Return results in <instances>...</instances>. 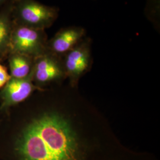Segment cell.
I'll use <instances>...</instances> for the list:
<instances>
[{
    "label": "cell",
    "instance_id": "cell-8",
    "mask_svg": "<svg viewBox=\"0 0 160 160\" xmlns=\"http://www.w3.org/2000/svg\"><path fill=\"white\" fill-rule=\"evenodd\" d=\"M12 2L0 10V54L9 51L10 42L14 23L12 18Z\"/></svg>",
    "mask_w": 160,
    "mask_h": 160
},
{
    "label": "cell",
    "instance_id": "cell-11",
    "mask_svg": "<svg viewBox=\"0 0 160 160\" xmlns=\"http://www.w3.org/2000/svg\"><path fill=\"white\" fill-rule=\"evenodd\" d=\"M11 78L12 77L8 74L6 67L0 64V88L6 86Z\"/></svg>",
    "mask_w": 160,
    "mask_h": 160
},
{
    "label": "cell",
    "instance_id": "cell-2",
    "mask_svg": "<svg viewBox=\"0 0 160 160\" xmlns=\"http://www.w3.org/2000/svg\"><path fill=\"white\" fill-rule=\"evenodd\" d=\"M59 9L36 0H14L12 18L14 24L39 30L49 28L57 20Z\"/></svg>",
    "mask_w": 160,
    "mask_h": 160
},
{
    "label": "cell",
    "instance_id": "cell-3",
    "mask_svg": "<svg viewBox=\"0 0 160 160\" xmlns=\"http://www.w3.org/2000/svg\"><path fill=\"white\" fill-rule=\"evenodd\" d=\"M48 38L45 30L14 24L10 42L11 53L36 58L47 51Z\"/></svg>",
    "mask_w": 160,
    "mask_h": 160
},
{
    "label": "cell",
    "instance_id": "cell-6",
    "mask_svg": "<svg viewBox=\"0 0 160 160\" xmlns=\"http://www.w3.org/2000/svg\"><path fill=\"white\" fill-rule=\"evenodd\" d=\"M57 56L46 51L36 58L32 72L35 78L40 82H46L61 77L65 73L63 63Z\"/></svg>",
    "mask_w": 160,
    "mask_h": 160
},
{
    "label": "cell",
    "instance_id": "cell-7",
    "mask_svg": "<svg viewBox=\"0 0 160 160\" xmlns=\"http://www.w3.org/2000/svg\"><path fill=\"white\" fill-rule=\"evenodd\" d=\"M32 91L33 86L28 77L12 78L5 86L2 96L6 104H15L26 100Z\"/></svg>",
    "mask_w": 160,
    "mask_h": 160
},
{
    "label": "cell",
    "instance_id": "cell-5",
    "mask_svg": "<svg viewBox=\"0 0 160 160\" xmlns=\"http://www.w3.org/2000/svg\"><path fill=\"white\" fill-rule=\"evenodd\" d=\"M86 30L80 26H69L59 30L48 40L47 51L57 56L65 55L86 37Z\"/></svg>",
    "mask_w": 160,
    "mask_h": 160
},
{
    "label": "cell",
    "instance_id": "cell-12",
    "mask_svg": "<svg viewBox=\"0 0 160 160\" xmlns=\"http://www.w3.org/2000/svg\"><path fill=\"white\" fill-rule=\"evenodd\" d=\"M14 0H0V10L7 4L13 2Z\"/></svg>",
    "mask_w": 160,
    "mask_h": 160
},
{
    "label": "cell",
    "instance_id": "cell-4",
    "mask_svg": "<svg viewBox=\"0 0 160 160\" xmlns=\"http://www.w3.org/2000/svg\"><path fill=\"white\" fill-rule=\"evenodd\" d=\"M91 39L86 36L64 55L65 72L72 78H77L89 68L91 63Z\"/></svg>",
    "mask_w": 160,
    "mask_h": 160
},
{
    "label": "cell",
    "instance_id": "cell-1",
    "mask_svg": "<svg viewBox=\"0 0 160 160\" xmlns=\"http://www.w3.org/2000/svg\"><path fill=\"white\" fill-rule=\"evenodd\" d=\"M17 150L23 160H80L75 135L57 114H46L32 122L19 138Z\"/></svg>",
    "mask_w": 160,
    "mask_h": 160
},
{
    "label": "cell",
    "instance_id": "cell-9",
    "mask_svg": "<svg viewBox=\"0 0 160 160\" xmlns=\"http://www.w3.org/2000/svg\"><path fill=\"white\" fill-rule=\"evenodd\" d=\"M32 58L22 54L12 53L9 65L12 78H25L32 72Z\"/></svg>",
    "mask_w": 160,
    "mask_h": 160
},
{
    "label": "cell",
    "instance_id": "cell-10",
    "mask_svg": "<svg viewBox=\"0 0 160 160\" xmlns=\"http://www.w3.org/2000/svg\"><path fill=\"white\" fill-rule=\"evenodd\" d=\"M145 14L155 29L160 32V0H147Z\"/></svg>",
    "mask_w": 160,
    "mask_h": 160
}]
</instances>
